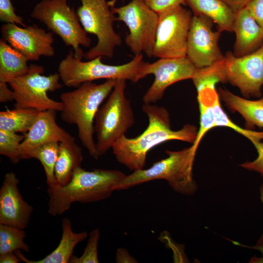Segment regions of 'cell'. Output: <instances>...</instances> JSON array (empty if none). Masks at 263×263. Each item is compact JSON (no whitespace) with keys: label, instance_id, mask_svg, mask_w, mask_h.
Segmentation results:
<instances>
[{"label":"cell","instance_id":"6da1fadb","mask_svg":"<svg viewBox=\"0 0 263 263\" xmlns=\"http://www.w3.org/2000/svg\"><path fill=\"white\" fill-rule=\"evenodd\" d=\"M142 109L149 118L146 130L133 138L123 136L112 148L117 161L132 171L144 168L148 152L155 146L173 140L193 143L198 133L197 128L190 124L172 130L169 112L163 107L144 104Z\"/></svg>","mask_w":263,"mask_h":263},{"label":"cell","instance_id":"7a4b0ae2","mask_svg":"<svg viewBox=\"0 0 263 263\" xmlns=\"http://www.w3.org/2000/svg\"><path fill=\"white\" fill-rule=\"evenodd\" d=\"M126 175L119 170L88 171L79 167L66 185L48 187V212L56 216L68 210L74 203L87 204L105 200L115 191Z\"/></svg>","mask_w":263,"mask_h":263},{"label":"cell","instance_id":"3957f363","mask_svg":"<svg viewBox=\"0 0 263 263\" xmlns=\"http://www.w3.org/2000/svg\"><path fill=\"white\" fill-rule=\"evenodd\" d=\"M116 80L107 79L99 84L85 82L76 89L63 93L60 96L62 104V120L77 126L82 145L95 159L99 158L94 139L95 116L100 105L112 92Z\"/></svg>","mask_w":263,"mask_h":263},{"label":"cell","instance_id":"277c9868","mask_svg":"<svg viewBox=\"0 0 263 263\" xmlns=\"http://www.w3.org/2000/svg\"><path fill=\"white\" fill-rule=\"evenodd\" d=\"M196 151L192 146L179 151L166 150L167 158L154 163L147 169L136 170L126 175L115 188V191L164 179L175 192L185 195H193L198 188L192 176Z\"/></svg>","mask_w":263,"mask_h":263},{"label":"cell","instance_id":"5b68a950","mask_svg":"<svg viewBox=\"0 0 263 263\" xmlns=\"http://www.w3.org/2000/svg\"><path fill=\"white\" fill-rule=\"evenodd\" d=\"M102 56L82 61L70 51L60 62L58 73L63 84L68 87H78L82 83L99 79L128 80L136 83L145 78L144 70L148 62L142 54L135 56L128 63L118 65L101 62Z\"/></svg>","mask_w":263,"mask_h":263},{"label":"cell","instance_id":"8992f818","mask_svg":"<svg viewBox=\"0 0 263 263\" xmlns=\"http://www.w3.org/2000/svg\"><path fill=\"white\" fill-rule=\"evenodd\" d=\"M126 80L117 79L108 99L94 118L96 149L98 157L105 154L134 124L133 111L125 94Z\"/></svg>","mask_w":263,"mask_h":263},{"label":"cell","instance_id":"52a82bcc","mask_svg":"<svg viewBox=\"0 0 263 263\" xmlns=\"http://www.w3.org/2000/svg\"><path fill=\"white\" fill-rule=\"evenodd\" d=\"M31 16L44 23L58 35L65 45L74 50V56L81 59L84 54L80 46L89 47L91 39L82 27L76 12L67 0H42L34 8Z\"/></svg>","mask_w":263,"mask_h":263},{"label":"cell","instance_id":"ba28073f","mask_svg":"<svg viewBox=\"0 0 263 263\" xmlns=\"http://www.w3.org/2000/svg\"><path fill=\"white\" fill-rule=\"evenodd\" d=\"M81 5L77 10L80 23L87 33L97 38L95 46L84 54L87 60L97 56L112 57L114 49L122 43L120 36L113 28L116 17L111 9L114 0H80Z\"/></svg>","mask_w":263,"mask_h":263},{"label":"cell","instance_id":"9c48e42d","mask_svg":"<svg viewBox=\"0 0 263 263\" xmlns=\"http://www.w3.org/2000/svg\"><path fill=\"white\" fill-rule=\"evenodd\" d=\"M44 67L31 64L28 72L9 81L13 92L14 107L16 108H32L39 112L54 110L61 112L62 104L50 98L48 92H54L60 89L58 73L44 75Z\"/></svg>","mask_w":263,"mask_h":263},{"label":"cell","instance_id":"30bf717a","mask_svg":"<svg viewBox=\"0 0 263 263\" xmlns=\"http://www.w3.org/2000/svg\"><path fill=\"white\" fill-rule=\"evenodd\" d=\"M111 9L129 29L125 42L134 56L144 53L153 56L159 15L152 10L144 0H132L128 4Z\"/></svg>","mask_w":263,"mask_h":263},{"label":"cell","instance_id":"8fae6325","mask_svg":"<svg viewBox=\"0 0 263 263\" xmlns=\"http://www.w3.org/2000/svg\"><path fill=\"white\" fill-rule=\"evenodd\" d=\"M192 14L182 5L159 15L153 56L179 58L187 56V40Z\"/></svg>","mask_w":263,"mask_h":263},{"label":"cell","instance_id":"7c38bea8","mask_svg":"<svg viewBox=\"0 0 263 263\" xmlns=\"http://www.w3.org/2000/svg\"><path fill=\"white\" fill-rule=\"evenodd\" d=\"M225 82L237 87L246 97H260L263 86V45L249 54L236 56L230 51L224 57Z\"/></svg>","mask_w":263,"mask_h":263},{"label":"cell","instance_id":"4fadbf2b","mask_svg":"<svg viewBox=\"0 0 263 263\" xmlns=\"http://www.w3.org/2000/svg\"><path fill=\"white\" fill-rule=\"evenodd\" d=\"M213 20L204 15L192 17L187 40V57L197 69L210 66L225 56L219 47L221 32L212 30Z\"/></svg>","mask_w":263,"mask_h":263},{"label":"cell","instance_id":"5bb4252c","mask_svg":"<svg viewBox=\"0 0 263 263\" xmlns=\"http://www.w3.org/2000/svg\"><path fill=\"white\" fill-rule=\"evenodd\" d=\"M197 70L187 56L161 58L153 63H148L144 75L145 76L153 75L154 80L143 97L144 104H153L159 101L168 87L177 82L192 79Z\"/></svg>","mask_w":263,"mask_h":263},{"label":"cell","instance_id":"9a60e30c","mask_svg":"<svg viewBox=\"0 0 263 263\" xmlns=\"http://www.w3.org/2000/svg\"><path fill=\"white\" fill-rule=\"evenodd\" d=\"M0 30L2 38L28 61L38 60L41 56L53 57L55 54L53 33L36 24L20 27L16 23H5Z\"/></svg>","mask_w":263,"mask_h":263},{"label":"cell","instance_id":"2e32d148","mask_svg":"<svg viewBox=\"0 0 263 263\" xmlns=\"http://www.w3.org/2000/svg\"><path fill=\"white\" fill-rule=\"evenodd\" d=\"M19 183L14 172L5 174L0 188V224L25 229L34 208L24 200L19 188Z\"/></svg>","mask_w":263,"mask_h":263},{"label":"cell","instance_id":"e0dca14e","mask_svg":"<svg viewBox=\"0 0 263 263\" xmlns=\"http://www.w3.org/2000/svg\"><path fill=\"white\" fill-rule=\"evenodd\" d=\"M56 112L47 110L40 112L29 130L24 135L20 146L21 159L34 149L42 144L51 142L65 141L73 137L56 122Z\"/></svg>","mask_w":263,"mask_h":263},{"label":"cell","instance_id":"ac0fdd59","mask_svg":"<svg viewBox=\"0 0 263 263\" xmlns=\"http://www.w3.org/2000/svg\"><path fill=\"white\" fill-rule=\"evenodd\" d=\"M233 32L236 35L233 53L236 56L252 53L263 45V28L245 8L235 14Z\"/></svg>","mask_w":263,"mask_h":263},{"label":"cell","instance_id":"d6986e66","mask_svg":"<svg viewBox=\"0 0 263 263\" xmlns=\"http://www.w3.org/2000/svg\"><path fill=\"white\" fill-rule=\"evenodd\" d=\"M62 235L57 247L42 259L33 261L27 259L21 250L15 252L21 261L25 263H69L76 245L86 239L88 233L86 231L75 233L72 229L71 220L64 218L62 221Z\"/></svg>","mask_w":263,"mask_h":263},{"label":"cell","instance_id":"ffe728a7","mask_svg":"<svg viewBox=\"0 0 263 263\" xmlns=\"http://www.w3.org/2000/svg\"><path fill=\"white\" fill-rule=\"evenodd\" d=\"M83 155L81 148L73 138L59 143V151L55 169L57 185L64 186L73 177L75 170L81 167Z\"/></svg>","mask_w":263,"mask_h":263},{"label":"cell","instance_id":"44dd1931","mask_svg":"<svg viewBox=\"0 0 263 263\" xmlns=\"http://www.w3.org/2000/svg\"><path fill=\"white\" fill-rule=\"evenodd\" d=\"M185 5L194 15H204L211 19L221 32H233L235 13L221 0H185Z\"/></svg>","mask_w":263,"mask_h":263},{"label":"cell","instance_id":"7402d4cb","mask_svg":"<svg viewBox=\"0 0 263 263\" xmlns=\"http://www.w3.org/2000/svg\"><path fill=\"white\" fill-rule=\"evenodd\" d=\"M219 93L229 109L241 114L249 130L255 126L263 128V93L261 98L256 100L241 97L226 89L220 88Z\"/></svg>","mask_w":263,"mask_h":263},{"label":"cell","instance_id":"603a6c76","mask_svg":"<svg viewBox=\"0 0 263 263\" xmlns=\"http://www.w3.org/2000/svg\"><path fill=\"white\" fill-rule=\"evenodd\" d=\"M27 59L5 40H0V85H7L12 79L26 74L29 66Z\"/></svg>","mask_w":263,"mask_h":263},{"label":"cell","instance_id":"cb8c5ba5","mask_svg":"<svg viewBox=\"0 0 263 263\" xmlns=\"http://www.w3.org/2000/svg\"><path fill=\"white\" fill-rule=\"evenodd\" d=\"M215 86L214 84H209L196 87L200 114V128L192 146L196 150L205 134L215 128L213 102L218 94Z\"/></svg>","mask_w":263,"mask_h":263},{"label":"cell","instance_id":"d4e9b609","mask_svg":"<svg viewBox=\"0 0 263 263\" xmlns=\"http://www.w3.org/2000/svg\"><path fill=\"white\" fill-rule=\"evenodd\" d=\"M40 112L32 108L7 109L0 112V129L14 132L26 133Z\"/></svg>","mask_w":263,"mask_h":263},{"label":"cell","instance_id":"484cf974","mask_svg":"<svg viewBox=\"0 0 263 263\" xmlns=\"http://www.w3.org/2000/svg\"><path fill=\"white\" fill-rule=\"evenodd\" d=\"M59 143H47L32 150L26 156L25 159L34 158L38 160L42 165L46 176L48 187L57 185L55 169L59 151Z\"/></svg>","mask_w":263,"mask_h":263},{"label":"cell","instance_id":"4316f807","mask_svg":"<svg viewBox=\"0 0 263 263\" xmlns=\"http://www.w3.org/2000/svg\"><path fill=\"white\" fill-rule=\"evenodd\" d=\"M26 236L24 229L0 224V254L17 250L29 252Z\"/></svg>","mask_w":263,"mask_h":263},{"label":"cell","instance_id":"83f0119b","mask_svg":"<svg viewBox=\"0 0 263 263\" xmlns=\"http://www.w3.org/2000/svg\"><path fill=\"white\" fill-rule=\"evenodd\" d=\"M213 108L214 115L215 128L226 127L242 134L251 141L263 139V132H255L249 129H244L233 123L223 110L220 103L219 95L214 99Z\"/></svg>","mask_w":263,"mask_h":263},{"label":"cell","instance_id":"f1b7e54d","mask_svg":"<svg viewBox=\"0 0 263 263\" xmlns=\"http://www.w3.org/2000/svg\"><path fill=\"white\" fill-rule=\"evenodd\" d=\"M24 135L0 129V154L7 157L13 164L21 160L20 146Z\"/></svg>","mask_w":263,"mask_h":263},{"label":"cell","instance_id":"f546056e","mask_svg":"<svg viewBox=\"0 0 263 263\" xmlns=\"http://www.w3.org/2000/svg\"><path fill=\"white\" fill-rule=\"evenodd\" d=\"M100 231L98 228L92 230L82 254L79 256L73 255L69 263H98V245L100 239Z\"/></svg>","mask_w":263,"mask_h":263},{"label":"cell","instance_id":"4dcf8cb0","mask_svg":"<svg viewBox=\"0 0 263 263\" xmlns=\"http://www.w3.org/2000/svg\"><path fill=\"white\" fill-rule=\"evenodd\" d=\"M0 19L5 23H16L26 27L22 18L16 14L11 0H0Z\"/></svg>","mask_w":263,"mask_h":263},{"label":"cell","instance_id":"1f68e13d","mask_svg":"<svg viewBox=\"0 0 263 263\" xmlns=\"http://www.w3.org/2000/svg\"><path fill=\"white\" fill-rule=\"evenodd\" d=\"M251 142L257 150L258 157L254 161H246L240 166L249 170L256 171L263 177V142L260 140H253Z\"/></svg>","mask_w":263,"mask_h":263},{"label":"cell","instance_id":"d6a6232c","mask_svg":"<svg viewBox=\"0 0 263 263\" xmlns=\"http://www.w3.org/2000/svg\"><path fill=\"white\" fill-rule=\"evenodd\" d=\"M144 1L158 15L172 7L185 5V0H144Z\"/></svg>","mask_w":263,"mask_h":263},{"label":"cell","instance_id":"836d02e7","mask_svg":"<svg viewBox=\"0 0 263 263\" xmlns=\"http://www.w3.org/2000/svg\"><path fill=\"white\" fill-rule=\"evenodd\" d=\"M245 8L258 24L263 28V0H252Z\"/></svg>","mask_w":263,"mask_h":263},{"label":"cell","instance_id":"e575fe53","mask_svg":"<svg viewBox=\"0 0 263 263\" xmlns=\"http://www.w3.org/2000/svg\"><path fill=\"white\" fill-rule=\"evenodd\" d=\"M115 261L117 263H138L137 261L132 257L124 248L117 249Z\"/></svg>","mask_w":263,"mask_h":263},{"label":"cell","instance_id":"d590c367","mask_svg":"<svg viewBox=\"0 0 263 263\" xmlns=\"http://www.w3.org/2000/svg\"><path fill=\"white\" fill-rule=\"evenodd\" d=\"M235 14L243 8L252 0H221Z\"/></svg>","mask_w":263,"mask_h":263},{"label":"cell","instance_id":"8d00e7d4","mask_svg":"<svg viewBox=\"0 0 263 263\" xmlns=\"http://www.w3.org/2000/svg\"><path fill=\"white\" fill-rule=\"evenodd\" d=\"M21 262L15 252H9L0 254V263H19Z\"/></svg>","mask_w":263,"mask_h":263},{"label":"cell","instance_id":"74e56055","mask_svg":"<svg viewBox=\"0 0 263 263\" xmlns=\"http://www.w3.org/2000/svg\"><path fill=\"white\" fill-rule=\"evenodd\" d=\"M260 199L263 204V184L261 185L260 188ZM263 244V232L258 240L256 246H259Z\"/></svg>","mask_w":263,"mask_h":263},{"label":"cell","instance_id":"f35d334b","mask_svg":"<svg viewBox=\"0 0 263 263\" xmlns=\"http://www.w3.org/2000/svg\"></svg>","mask_w":263,"mask_h":263}]
</instances>
